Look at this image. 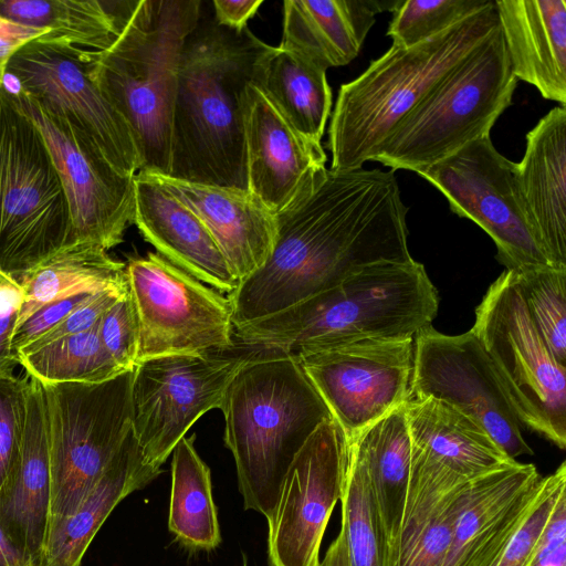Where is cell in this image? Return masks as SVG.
I'll return each mask as SVG.
<instances>
[{
    "instance_id": "obj_1",
    "label": "cell",
    "mask_w": 566,
    "mask_h": 566,
    "mask_svg": "<svg viewBox=\"0 0 566 566\" xmlns=\"http://www.w3.org/2000/svg\"><path fill=\"white\" fill-rule=\"evenodd\" d=\"M395 170L325 169L276 217L265 263L229 296L234 327L275 314L379 262L413 260Z\"/></svg>"
},
{
    "instance_id": "obj_2",
    "label": "cell",
    "mask_w": 566,
    "mask_h": 566,
    "mask_svg": "<svg viewBox=\"0 0 566 566\" xmlns=\"http://www.w3.org/2000/svg\"><path fill=\"white\" fill-rule=\"evenodd\" d=\"M272 48L248 27L199 21L180 57L168 177L249 190L243 96Z\"/></svg>"
},
{
    "instance_id": "obj_3",
    "label": "cell",
    "mask_w": 566,
    "mask_h": 566,
    "mask_svg": "<svg viewBox=\"0 0 566 566\" xmlns=\"http://www.w3.org/2000/svg\"><path fill=\"white\" fill-rule=\"evenodd\" d=\"M438 292L424 266L379 262L283 311L234 327L241 346L297 355L365 339H413L431 325Z\"/></svg>"
},
{
    "instance_id": "obj_4",
    "label": "cell",
    "mask_w": 566,
    "mask_h": 566,
    "mask_svg": "<svg viewBox=\"0 0 566 566\" xmlns=\"http://www.w3.org/2000/svg\"><path fill=\"white\" fill-rule=\"evenodd\" d=\"M219 409L244 509L268 520L294 458L333 417L298 360L268 350L240 368Z\"/></svg>"
},
{
    "instance_id": "obj_5",
    "label": "cell",
    "mask_w": 566,
    "mask_h": 566,
    "mask_svg": "<svg viewBox=\"0 0 566 566\" xmlns=\"http://www.w3.org/2000/svg\"><path fill=\"white\" fill-rule=\"evenodd\" d=\"M494 0L433 38L391 45L355 80L342 84L331 114L332 170L373 161L402 120L497 28Z\"/></svg>"
},
{
    "instance_id": "obj_6",
    "label": "cell",
    "mask_w": 566,
    "mask_h": 566,
    "mask_svg": "<svg viewBox=\"0 0 566 566\" xmlns=\"http://www.w3.org/2000/svg\"><path fill=\"white\" fill-rule=\"evenodd\" d=\"M200 7V0H138L115 42L90 65L91 77L132 129L138 172L169 174L180 57Z\"/></svg>"
},
{
    "instance_id": "obj_7",
    "label": "cell",
    "mask_w": 566,
    "mask_h": 566,
    "mask_svg": "<svg viewBox=\"0 0 566 566\" xmlns=\"http://www.w3.org/2000/svg\"><path fill=\"white\" fill-rule=\"evenodd\" d=\"M517 80L500 27L399 125L373 161L420 172L490 130Z\"/></svg>"
},
{
    "instance_id": "obj_8",
    "label": "cell",
    "mask_w": 566,
    "mask_h": 566,
    "mask_svg": "<svg viewBox=\"0 0 566 566\" xmlns=\"http://www.w3.org/2000/svg\"><path fill=\"white\" fill-rule=\"evenodd\" d=\"M73 242L71 217L44 140L0 83V270L20 279Z\"/></svg>"
},
{
    "instance_id": "obj_9",
    "label": "cell",
    "mask_w": 566,
    "mask_h": 566,
    "mask_svg": "<svg viewBox=\"0 0 566 566\" xmlns=\"http://www.w3.org/2000/svg\"><path fill=\"white\" fill-rule=\"evenodd\" d=\"M520 423L566 447V367L534 326L515 275L503 272L475 308L471 328Z\"/></svg>"
},
{
    "instance_id": "obj_10",
    "label": "cell",
    "mask_w": 566,
    "mask_h": 566,
    "mask_svg": "<svg viewBox=\"0 0 566 566\" xmlns=\"http://www.w3.org/2000/svg\"><path fill=\"white\" fill-rule=\"evenodd\" d=\"M134 369L96 384L42 385L51 471L48 522L76 510L130 431Z\"/></svg>"
},
{
    "instance_id": "obj_11",
    "label": "cell",
    "mask_w": 566,
    "mask_h": 566,
    "mask_svg": "<svg viewBox=\"0 0 566 566\" xmlns=\"http://www.w3.org/2000/svg\"><path fill=\"white\" fill-rule=\"evenodd\" d=\"M448 200L450 210L476 223L493 240L506 271L556 268L525 203L517 163L500 154L490 136L418 172Z\"/></svg>"
},
{
    "instance_id": "obj_12",
    "label": "cell",
    "mask_w": 566,
    "mask_h": 566,
    "mask_svg": "<svg viewBox=\"0 0 566 566\" xmlns=\"http://www.w3.org/2000/svg\"><path fill=\"white\" fill-rule=\"evenodd\" d=\"M237 347V345H235ZM212 350L139 361L132 381V430L145 462L155 470L207 411L220 408L224 392L249 360L261 353Z\"/></svg>"
},
{
    "instance_id": "obj_13",
    "label": "cell",
    "mask_w": 566,
    "mask_h": 566,
    "mask_svg": "<svg viewBox=\"0 0 566 566\" xmlns=\"http://www.w3.org/2000/svg\"><path fill=\"white\" fill-rule=\"evenodd\" d=\"M125 277L138 321V363L235 347L229 296L157 252L129 259Z\"/></svg>"
},
{
    "instance_id": "obj_14",
    "label": "cell",
    "mask_w": 566,
    "mask_h": 566,
    "mask_svg": "<svg viewBox=\"0 0 566 566\" xmlns=\"http://www.w3.org/2000/svg\"><path fill=\"white\" fill-rule=\"evenodd\" d=\"M7 93L44 140L67 201L72 240L106 251L122 243L134 223L136 175L117 170L84 132L31 95Z\"/></svg>"
},
{
    "instance_id": "obj_15",
    "label": "cell",
    "mask_w": 566,
    "mask_h": 566,
    "mask_svg": "<svg viewBox=\"0 0 566 566\" xmlns=\"http://www.w3.org/2000/svg\"><path fill=\"white\" fill-rule=\"evenodd\" d=\"M96 52L64 49L33 39L4 66L2 85L22 91L84 132L120 172L135 176L140 156L130 127L90 74Z\"/></svg>"
},
{
    "instance_id": "obj_16",
    "label": "cell",
    "mask_w": 566,
    "mask_h": 566,
    "mask_svg": "<svg viewBox=\"0 0 566 566\" xmlns=\"http://www.w3.org/2000/svg\"><path fill=\"white\" fill-rule=\"evenodd\" d=\"M432 398L476 422L511 459L533 454L491 361L470 329L446 335L432 327L413 337L409 399Z\"/></svg>"
},
{
    "instance_id": "obj_17",
    "label": "cell",
    "mask_w": 566,
    "mask_h": 566,
    "mask_svg": "<svg viewBox=\"0 0 566 566\" xmlns=\"http://www.w3.org/2000/svg\"><path fill=\"white\" fill-rule=\"evenodd\" d=\"M348 439L329 418L312 433L290 465L268 518L270 566H319L321 543L340 500Z\"/></svg>"
},
{
    "instance_id": "obj_18",
    "label": "cell",
    "mask_w": 566,
    "mask_h": 566,
    "mask_svg": "<svg viewBox=\"0 0 566 566\" xmlns=\"http://www.w3.org/2000/svg\"><path fill=\"white\" fill-rule=\"evenodd\" d=\"M294 357L347 438L409 399L413 339H365Z\"/></svg>"
},
{
    "instance_id": "obj_19",
    "label": "cell",
    "mask_w": 566,
    "mask_h": 566,
    "mask_svg": "<svg viewBox=\"0 0 566 566\" xmlns=\"http://www.w3.org/2000/svg\"><path fill=\"white\" fill-rule=\"evenodd\" d=\"M243 126L249 191L276 216L326 169V154L289 124L255 82L244 91Z\"/></svg>"
},
{
    "instance_id": "obj_20",
    "label": "cell",
    "mask_w": 566,
    "mask_h": 566,
    "mask_svg": "<svg viewBox=\"0 0 566 566\" xmlns=\"http://www.w3.org/2000/svg\"><path fill=\"white\" fill-rule=\"evenodd\" d=\"M541 480L534 464L517 461L471 479L444 566H488L522 520Z\"/></svg>"
},
{
    "instance_id": "obj_21",
    "label": "cell",
    "mask_w": 566,
    "mask_h": 566,
    "mask_svg": "<svg viewBox=\"0 0 566 566\" xmlns=\"http://www.w3.org/2000/svg\"><path fill=\"white\" fill-rule=\"evenodd\" d=\"M50 501L51 471L45 397L42 384L30 377L20 450L0 488V526L28 566L41 564Z\"/></svg>"
},
{
    "instance_id": "obj_22",
    "label": "cell",
    "mask_w": 566,
    "mask_h": 566,
    "mask_svg": "<svg viewBox=\"0 0 566 566\" xmlns=\"http://www.w3.org/2000/svg\"><path fill=\"white\" fill-rule=\"evenodd\" d=\"M134 223L158 254L210 287L230 295L239 285L197 214L160 180L137 172Z\"/></svg>"
},
{
    "instance_id": "obj_23",
    "label": "cell",
    "mask_w": 566,
    "mask_h": 566,
    "mask_svg": "<svg viewBox=\"0 0 566 566\" xmlns=\"http://www.w3.org/2000/svg\"><path fill=\"white\" fill-rule=\"evenodd\" d=\"M154 176L202 221L239 282L265 263L276 217L249 190Z\"/></svg>"
},
{
    "instance_id": "obj_24",
    "label": "cell",
    "mask_w": 566,
    "mask_h": 566,
    "mask_svg": "<svg viewBox=\"0 0 566 566\" xmlns=\"http://www.w3.org/2000/svg\"><path fill=\"white\" fill-rule=\"evenodd\" d=\"M512 71L566 106V0H495Z\"/></svg>"
},
{
    "instance_id": "obj_25",
    "label": "cell",
    "mask_w": 566,
    "mask_h": 566,
    "mask_svg": "<svg viewBox=\"0 0 566 566\" xmlns=\"http://www.w3.org/2000/svg\"><path fill=\"white\" fill-rule=\"evenodd\" d=\"M470 480L411 459L401 527L388 566H444Z\"/></svg>"
},
{
    "instance_id": "obj_26",
    "label": "cell",
    "mask_w": 566,
    "mask_h": 566,
    "mask_svg": "<svg viewBox=\"0 0 566 566\" xmlns=\"http://www.w3.org/2000/svg\"><path fill=\"white\" fill-rule=\"evenodd\" d=\"M398 1L286 0L280 49L327 71L352 62L359 53L376 14Z\"/></svg>"
},
{
    "instance_id": "obj_27",
    "label": "cell",
    "mask_w": 566,
    "mask_h": 566,
    "mask_svg": "<svg viewBox=\"0 0 566 566\" xmlns=\"http://www.w3.org/2000/svg\"><path fill=\"white\" fill-rule=\"evenodd\" d=\"M523 197L543 247L566 269V107L552 108L527 133L517 163Z\"/></svg>"
},
{
    "instance_id": "obj_28",
    "label": "cell",
    "mask_w": 566,
    "mask_h": 566,
    "mask_svg": "<svg viewBox=\"0 0 566 566\" xmlns=\"http://www.w3.org/2000/svg\"><path fill=\"white\" fill-rule=\"evenodd\" d=\"M161 471L149 467L133 430L97 482L69 516L48 522L40 566H81L94 536L115 506Z\"/></svg>"
},
{
    "instance_id": "obj_29",
    "label": "cell",
    "mask_w": 566,
    "mask_h": 566,
    "mask_svg": "<svg viewBox=\"0 0 566 566\" xmlns=\"http://www.w3.org/2000/svg\"><path fill=\"white\" fill-rule=\"evenodd\" d=\"M405 415L411 458L467 479L513 463L472 419L432 398L408 399Z\"/></svg>"
},
{
    "instance_id": "obj_30",
    "label": "cell",
    "mask_w": 566,
    "mask_h": 566,
    "mask_svg": "<svg viewBox=\"0 0 566 566\" xmlns=\"http://www.w3.org/2000/svg\"><path fill=\"white\" fill-rule=\"evenodd\" d=\"M403 405L347 438L361 457L371 483L382 566H388L399 536L410 479L411 443Z\"/></svg>"
},
{
    "instance_id": "obj_31",
    "label": "cell",
    "mask_w": 566,
    "mask_h": 566,
    "mask_svg": "<svg viewBox=\"0 0 566 566\" xmlns=\"http://www.w3.org/2000/svg\"><path fill=\"white\" fill-rule=\"evenodd\" d=\"M137 1L0 0V18L46 30L36 38L41 42L74 51L103 52L115 42Z\"/></svg>"
},
{
    "instance_id": "obj_32",
    "label": "cell",
    "mask_w": 566,
    "mask_h": 566,
    "mask_svg": "<svg viewBox=\"0 0 566 566\" xmlns=\"http://www.w3.org/2000/svg\"><path fill=\"white\" fill-rule=\"evenodd\" d=\"M18 280L24 298L15 328L51 302L125 284V263L97 244L73 241Z\"/></svg>"
},
{
    "instance_id": "obj_33",
    "label": "cell",
    "mask_w": 566,
    "mask_h": 566,
    "mask_svg": "<svg viewBox=\"0 0 566 566\" xmlns=\"http://www.w3.org/2000/svg\"><path fill=\"white\" fill-rule=\"evenodd\" d=\"M256 84L296 132L321 143L332 114L326 70L273 46L262 63Z\"/></svg>"
},
{
    "instance_id": "obj_34",
    "label": "cell",
    "mask_w": 566,
    "mask_h": 566,
    "mask_svg": "<svg viewBox=\"0 0 566 566\" xmlns=\"http://www.w3.org/2000/svg\"><path fill=\"white\" fill-rule=\"evenodd\" d=\"M195 434L172 450L168 528L191 551H212L221 534L210 470L195 448Z\"/></svg>"
},
{
    "instance_id": "obj_35",
    "label": "cell",
    "mask_w": 566,
    "mask_h": 566,
    "mask_svg": "<svg viewBox=\"0 0 566 566\" xmlns=\"http://www.w3.org/2000/svg\"><path fill=\"white\" fill-rule=\"evenodd\" d=\"M18 364L42 385L96 384L123 373L104 348L98 323L92 328L59 338L36 350L20 353Z\"/></svg>"
},
{
    "instance_id": "obj_36",
    "label": "cell",
    "mask_w": 566,
    "mask_h": 566,
    "mask_svg": "<svg viewBox=\"0 0 566 566\" xmlns=\"http://www.w3.org/2000/svg\"><path fill=\"white\" fill-rule=\"evenodd\" d=\"M342 526L350 566H382V544L371 483L359 453L348 442L340 496Z\"/></svg>"
},
{
    "instance_id": "obj_37",
    "label": "cell",
    "mask_w": 566,
    "mask_h": 566,
    "mask_svg": "<svg viewBox=\"0 0 566 566\" xmlns=\"http://www.w3.org/2000/svg\"><path fill=\"white\" fill-rule=\"evenodd\" d=\"M513 273L539 336L566 367V269L535 268Z\"/></svg>"
},
{
    "instance_id": "obj_38",
    "label": "cell",
    "mask_w": 566,
    "mask_h": 566,
    "mask_svg": "<svg viewBox=\"0 0 566 566\" xmlns=\"http://www.w3.org/2000/svg\"><path fill=\"white\" fill-rule=\"evenodd\" d=\"M490 0H406L392 10L387 35L392 45L410 48L448 30Z\"/></svg>"
},
{
    "instance_id": "obj_39",
    "label": "cell",
    "mask_w": 566,
    "mask_h": 566,
    "mask_svg": "<svg viewBox=\"0 0 566 566\" xmlns=\"http://www.w3.org/2000/svg\"><path fill=\"white\" fill-rule=\"evenodd\" d=\"M566 491V462L549 475L542 476L539 486L522 520L488 566H527L548 517Z\"/></svg>"
},
{
    "instance_id": "obj_40",
    "label": "cell",
    "mask_w": 566,
    "mask_h": 566,
    "mask_svg": "<svg viewBox=\"0 0 566 566\" xmlns=\"http://www.w3.org/2000/svg\"><path fill=\"white\" fill-rule=\"evenodd\" d=\"M98 335L104 348L122 371L136 367L139 328L128 289L101 317Z\"/></svg>"
},
{
    "instance_id": "obj_41",
    "label": "cell",
    "mask_w": 566,
    "mask_h": 566,
    "mask_svg": "<svg viewBox=\"0 0 566 566\" xmlns=\"http://www.w3.org/2000/svg\"><path fill=\"white\" fill-rule=\"evenodd\" d=\"M29 375L0 379V488L19 453L27 416Z\"/></svg>"
},
{
    "instance_id": "obj_42",
    "label": "cell",
    "mask_w": 566,
    "mask_h": 566,
    "mask_svg": "<svg viewBox=\"0 0 566 566\" xmlns=\"http://www.w3.org/2000/svg\"><path fill=\"white\" fill-rule=\"evenodd\" d=\"M127 284L111 286L96 292L88 301L78 306L55 327L40 336L32 344L20 350L28 353L59 338L85 332L95 326L103 314L126 292ZM17 354V356H18Z\"/></svg>"
},
{
    "instance_id": "obj_43",
    "label": "cell",
    "mask_w": 566,
    "mask_h": 566,
    "mask_svg": "<svg viewBox=\"0 0 566 566\" xmlns=\"http://www.w3.org/2000/svg\"><path fill=\"white\" fill-rule=\"evenodd\" d=\"M23 298L20 281L0 270V379L13 377L19 365L11 350V338Z\"/></svg>"
},
{
    "instance_id": "obj_44",
    "label": "cell",
    "mask_w": 566,
    "mask_h": 566,
    "mask_svg": "<svg viewBox=\"0 0 566 566\" xmlns=\"http://www.w3.org/2000/svg\"><path fill=\"white\" fill-rule=\"evenodd\" d=\"M95 293L96 292L82 293L67 296L51 302L38 310L13 332L11 338V350L15 358L20 350L60 324L66 316L88 301Z\"/></svg>"
},
{
    "instance_id": "obj_45",
    "label": "cell",
    "mask_w": 566,
    "mask_h": 566,
    "mask_svg": "<svg viewBox=\"0 0 566 566\" xmlns=\"http://www.w3.org/2000/svg\"><path fill=\"white\" fill-rule=\"evenodd\" d=\"M527 566H566V491L559 495Z\"/></svg>"
},
{
    "instance_id": "obj_46",
    "label": "cell",
    "mask_w": 566,
    "mask_h": 566,
    "mask_svg": "<svg viewBox=\"0 0 566 566\" xmlns=\"http://www.w3.org/2000/svg\"><path fill=\"white\" fill-rule=\"evenodd\" d=\"M262 3L263 0H214V21L230 30L241 32Z\"/></svg>"
},
{
    "instance_id": "obj_47",
    "label": "cell",
    "mask_w": 566,
    "mask_h": 566,
    "mask_svg": "<svg viewBox=\"0 0 566 566\" xmlns=\"http://www.w3.org/2000/svg\"><path fill=\"white\" fill-rule=\"evenodd\" d=\"M319 566H350L344 535L339 531L336 538L327 548Z\"/></svg>"
},
{
    "instance_id": "obj_48",
    "label": "cell",
    "mask_w": 566,
    "mask_h": 566,
    "mask_svg": "<svg viewBox=\"0 0 566 566\" xmlns=\"http://www.w3.org/2000/svg\"><path fill=\"white\" fill-rule=\"evenodd\" d=\"M0 566H28L24 557L11 544L0 526Z\"/></svg>"
},
{
    "instance_id": "obj_49",
    "label": "cell",
    "mask_w": 566,
    "mask_h": 566,
    "mask_svg": "<svg viewBox=\"0 0 566 566\" xmlns=\"http://www.w3.org/2000/svg\"><path fill=\"white\" fill-rule=\"evenodd\" d=\"M2 78H3V77H0V83H1Z\"/></svg>"
},
{
    "instance_id": "obj_50",
    "label": "cell",
    "mask_w": 566,
    "mask_h": 566,
    "mask_svg": "<svg viewBox=\"0 0 566 566\" xmlns=\"http://www.w3.org/2000/svg\"><path fill=\"white\" fill-rule=\"evenodd\" d=\"M244 566H247V564H244Z\"/></svg>"
}]
</instances>
